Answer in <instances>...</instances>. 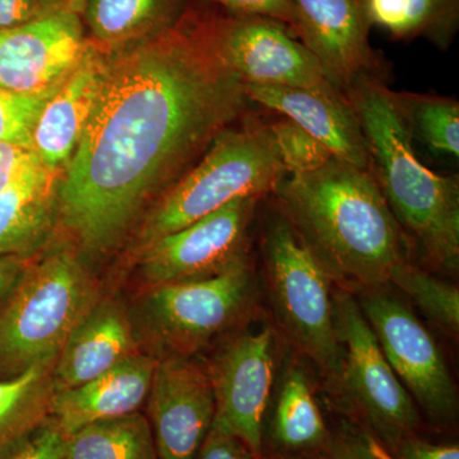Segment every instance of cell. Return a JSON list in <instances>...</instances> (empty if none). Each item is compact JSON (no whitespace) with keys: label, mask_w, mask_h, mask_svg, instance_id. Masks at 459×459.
Returning a JSON list of instances; mask_svg holds the SVG:
<instances>
[{"label":"cell","mask_w":459,"mask_h":459,"mask_svg":"<svg viewBox=\"0 0 459 459\" xmlns=\"http://www.w3.org/2000/svg\"><path fill=\"white\" fill-rule=\"evenodd\" d=\"M221 17L186 9L177 23L107 60L98 98L57 188L81 249H114L146 202L246 113Z\"/></svg>","instance_id":"6da1fadb"},{"label":"cell","mask_w":459,"mask_h":459,"mask_svg":"<svg viewBox=\"0 0 459 459\" xmlns=\"http://www.w3.org/2000/svg\"><path fill=\"white\" fill-rule=\"evenodd\" d=\"M273 195L338 289L353 295L383 289L410 261L409 241L371 170L333 157L316 170L285 175Z\"/></svg>","instance_id":"7a4b0ae2"},{"label":"cell","mask_w":459,"mask_h":459,"mask_svg":"<svg viewBox=\"0 0 459 459\" xmlns=\"http://www.w3.org/2000/svg\"><path fill=\"white\" fill-rule=\"evenodd\" d=\"M389 90L380 78H364L346 92L367 138L370 170L410 247L429 270L457 273L458 177L437 174L420 161Z\"/></svg>","instance_id":"3957f363"},{"label":"cell","mask_w":459,"mask_h":459,"mask_svg":"<svg viewBox=\"0 0 459 459\" xmlns=\"http://www.w3.org/2000/svg\"><path fill=\"white\" fill-rule=\"evenodd\" d=\"M286 171L270 126L259 122L222 132L188 174L151 208L140 231L141 247L204 219L238 198H264Z\"/></svg>","instance_id":"277c9868"},{"label":"cell","mask_w":459,"mask_h":459,"mask_svg":"<svg viewBox=\"0 0 459 459\" xmlns=\"http://www.w3.org/2000/svg\"><path fill=\"white\" fill-rule=\"evenodd\" d=\"M100 296L95 280L72 253L60 250L29 264L0 313V377L56 360Z\"/></svg>","instance_id":"5b68a950"},{"label":"cell","mask_w":459,"mask_h":459,"mask_svg":"<svg viewBox=\"0 0 459 459\" xmlns=\"http://www.w3.org/2000/svg\"><path fill=\"white\" fill-rule=\"evenodd\" d=\"M262 247L265 286L277 325L296 350L336 380L341 347L331 277L280 211L265 223Z\"/></svg>","instance_id":"8992f818"},{"label":"cell","mask_w":459,"mask_h":459,"mask_svg":"<svg viewBox=\"0 0 459 459\" xmlns=\"http://www.w3.org/2000/svg\"><path fill=\"white\" fill-rule=\"evenodd\" d=\"M256 292L249 258L207 279L151 287L138 312L142 331L161 358L193 356L247 322Z\"/></svg>","instance_id":"52a82bcc"},{"label":"cell","mask_w":459,"mask_h":459,"mask_svg":"<svg viewBox=\"0 0 459 459\" xmlns=\"http://www.w3.org/2000/svg\"><path fill=\"white\" fill-rule=\"evenodd\" d=\"M333 319L341 347V383L350 402L367 420L388 451L416 435L418 406L395 376L376 334L351 292L333 294Z\"/></svg>","instance_id":"ba28073f"},{"label":"cell","mask_w":459,"mask_h":459,"mask_svg":"<svg viewBox=\"0 0 459 459\" xmlns=\"http://www.w3.org/2000/svg\"><path fill=\"white\" fill-rule=\"evenodd\" d=\"M355 296L386 361L416 406L434 424H452L457 418V388L433 334L385 287Z\"/></svg>","instance_id":"9c48e42d"},{"label":"cell","mask_w":459,"mask_h":459,"mask_svg":"<svg viewBox=\"0 0 459 459\" xmlns=\"http://www.w3.org/2000/svg\"><path fill=\"white\" fill-rule=\"evenodd\" d=\"M259 202L255 197L235 199L142 247L140 274L148 289L207 279L246 261Z\"/></svg>","instance_id":"30bf717a"},{"label":"cell","mask_w":459,"mask_h":459,"mask_svg":"<svg viewBox=\"0 0 459 459\" xmlns=\"http://www.w3.org/2000/svg\"><path fill=\"white\" fill-rule=\"evenodd\" d=\"M214 394L212 427L263 455V425L273 388L274 334L270 328L238 332L207 364Z\"/></svg>","instance_id":"8fae6325"},{"label":"cell","mask_w":459,"mask_h":459,"mask_svg":"<svg viewBox=\"0 0 459 459\" xmlns=\"http://www.w3.org/2000/svg\"><path fill=\"white\" fill-rule=\"evenodd\" d=\"M146 402L157 457L195 459L216 409L207 364L192 356L157 359Z\"/></svg>","instance_id":"7c38bea8"},{"label":"cell","mask_w":459,"mask_h":459,"mask_svg":"<svg viewBox=\"0 0 459 459\" xmlns=\"http://www.w3.org/2000/svg\"><path fill=\"white\" fill-rule=\"evenodd\" d=\"M271 18L221 17L220 31L230 65L246 84L290 87L346 96L332 84L312 51Z\"/></svg>","instance_id":"4fadbf2b"},{"label":"cell","mask_w":459,"mask_h":459,"mask_svg":"<svg viewBox=\"0 0 459 459\" xmlns=\"http://www.w3.org/2000/svg\"><path fill=\"white\" fill-rule=\"evenodd\" d=\"M90 49L78 14L47 12L0 31V89L41 93L63 82Z\"/></svg>","instance_id":"5bb4252c"},{"label":"cell","mask_w":459,"mask_h":459,"mask_svg":"<svg viewBox=\"0 0 459 459\" xmlns=\"http://www.w3.org/2000/svg\"><path fill=\"white\" fill-rule=\"evenodd\" d=\"M294 31L343 95L364 78L383 80L360 0H291Z\"/></svg>","instance_id":"9a60e30c"},{"label":"cell","mask_w":459,"mask_h":459,"mask_svg":"<svg viewBox=\"0 0 459 459\" xmlns=\"http://www.w3.org/2000/svg\"><path fill=\"white\" fill-rule=\"evenodd\" d=\"M246 92L250 102L298 124L336 159L370 170L367 138L346 96L259 84H246Z\"/></svg>","instance_id":"2e32d148"},{"label":"cell","mask_w":459,"mask_h":459,"mask_svg":"<svg viewBox=\"0 0 459 459\" xmlns=\"http://www.w3.org/2000/svg\"><path fill=\"white\" fill-rule=\"evenodd\" d=\"M138 334L126 307L100 296L75 325L54 364L56 391L95 379L140 351Z\"/></svg>","instance_id":"e0dca14e"},{"label":"cell","mask_w":459,"mask_h":459,"mask_svg":"<svg viewBox=\"0 0 459 459\" xmlns=\"http://www.w3.org/2000/svg\"><path fill=\"white\" fill-rule=\"evenodd\" d=\"M156 364L157 358L138 352L90 382L56 392L50 418L68 437L93 422L137 412L146 403Z\"/></svg>","instance_id":"ac0fdd59"},{"label":"cell","mask_w":459,"mask_h":459,"mask_svg":"<svg viewBox=\"0 0 459 459\" xmlns=\"http://www.w3.org/2000/svg\"><path fill=\"white\" fill-rule=\"evenodd\" d=\"M105 66L107 60L90 47L42 108L32 146L48 170L56 171L74 155L98 98Z\"/></svg>","instance_id":"d6986e66"},{"label":"cell","mask_w":459,"mask_h":459,"mask_svg":"<svg viewBox=\"0 0 459 459\" xmlns=\"http://www.w3.org/2000/svg\"><path fill=\"white\" fill-rule=\"evenodd\" d=\"M53 174L45 171L0 192V256H27L56 221Z\"/></svg>","instance_id":"ffe728a7"},{"label":"cell","mask_w":459,"mask_h":459,"mask_svg":"<svg viewBox=\"0 0 459 459\" xmlns=\"http://www.w3.org/2000/svg\"><path fill=\"white\" fill-rule=\"evenodd\" d=\"M370 27L395 40L424 38L446 50L459 27V0H360Z\"/></svg>","instance_id":"44dd1931"},{"label":"cell","mask_w":459,"mask_h":459,"mask_svg":"<svg viewBox=\"0 0 459 459\" xmlns=\"http://www.w3.org/2000/svg\"><path fill=\"white\" fill-rule=\"evenodd\" d=\"M186 0H87L93 38L105 45L126 44L164 31L186 11Z\"/></svg>","instance_id":"7402d4cb"},{"label":"cell","mask_w":459,"mask_h":459,"mask_svg":"<svg viewBox=\"0 0 459 459\" xmlns=\"http://www.w3.org/2000/svg\"><path fill=\"white\" fill-rule=\"evenodd\" d=\"M272 434L287 452H327L332 435L325 427L312 385L299 368L287 371L274 409Z\"/></svg>","instance_id":"603a6c76"},{"label":"cell","mask_w":459,"mask_h":459,"mask_svg":"<svg viewBox=\"0 0 459 459\" xmlns=\"http://www.w3.org/2000/svg\"><path fill=\"white\" fill-rule=\"evenodd\" d=\"M56 360L39 362L17 376L0 377V449L50 416Z\"/></svg>","instance_id":"cb8c5ba5"},{"label":"cell","mask_w":459,"mask_h":459,"mask_svg":"<svg viewBox=\"0 0 459 459\" xmlns=\"http://www.w3.org/2000/svg\"><path fill=\"white\" fill-rule=\"evenodd\" d=\"M66 459H159L146 415L93 422L66 437Z\"/></svg>","instance_id":"d4e9b609"},{"label":"cell","mask_w":459,"mask_h":459,"mask_svg":"<svg viewBox=\"0 0 459 459\" xmlns=\"http://www.w3.org/2000/svg\"><path fill=\"white\" fill-rule=\"evenodd\" d=\"M392 102L412 140L437 155L458 159L459 102L446 96L389 90Z\"/></svg>","instance_id":"484cf974"},{"label":"cell","mask_w":459,"mask_h":459,"mask_svg":"<svg viewBox=\"0 0 459 459\" xmlns=\"http://www.w3.org/2000/svg\"><path fill=\"white\" fill-rule=\"evenodd\" d=\"M389 285H394L413 301L429 320L446 334L459 333V289L410 261L392 271Z\"/></svg>","instance_id":"4316f807"},{"label":"cell","mask_w":459,"mask_h":459,"mask_svg":"<svg viewBox=\"0 0 459 459\" xmlns=\"http://www.w3.org/2000/svg\"><path fill=\"white\" fill-rule=\"evenodd\" d=\"M268 126L286 175L316 170L333 159L327 147L291 120L282 117Z\"/></svg>","instance_id":"83f0119b"},{"label":"cell","mask_w":459,"mask_h":459,"mask_svg":"<svg viewBox=\"0 0 459 459\" xmlns=\"http://www.w3.org/2000/svg\"><path fill=\"white\" fill-rule=\"evenodd\" d=\"M60 84L41 93H17L0 89V142L33 147L36 122Z\"/></svg>","instance_id":"f1b7e54d"},{"label":"cell","mask_w":459,"mask_h":459,"mask_svg":"<svg viewBox=\"0 0 459 459\" xmlns=\"http://www.w3.org/2000/svg\"><path fill=\"white\" fill-rule=\"evenodd\" d=\"M65 446L66 434L49 416L16 442L0 449V459H63Z\"/></svg>","instance_id":"f546056e"},{"label":"cell","mask_w":459,"mask_h":459,"mask_svg":"<svg viewBox=\"0 0 459 459\" xmlns=\"http://www.w3.org/2000/svg\"><path fill=\"white\" fill-rule=\"evenodd\" d=\"M48 170L33 147L0 142V192Z\"/></svg>","instance_id":"4dcf8cb0"},{"label":"cell","mask_w":459,"mask_h":459,"mask_svg":"<svg viewBox=\"0 0 459 459\" xmlns=\"http://www.w3.org/2000/svg\"><path fill=\"white\" fill-rule=\"evenodd\" d=\"M237 16L271 18L294 30L295 17L291 0H212ZM294 32V31H292Z\"/></svg>","instance_id":"1f68e13d"},{"label":"cell","mask_w":459,"mask_h":459,"mask_svg":"<svg viewBox=\"0 0 459 459\" xmlns=\"http://www.w3.org/2000/svg\"><path fill=\"white\" fill-rule=\"evenodd\" d=\"M195 459H259L234 435L211 428Z\"/></svg>","instance_id":"d6a6232c"},{"label":"cell","mask_w":459,"mask_h":459,"mask_svg":"<svg viewBox=\"0 0 459 459\" xmlns=\"http://www.w3.org/2000/svg\"><path fill=\"white\" fill-rule=\"evenodd\" d=\"M389 452L395 459H459L458 444L428 443L416 435L402 440Z\"/></svg>","instance_id":"836d02e7"},{"label":"cell","mask_w":459,"mask_h":459,"mask_svg":"<svg viewBox=\"0 0 459 459\" xmlns=\"http://www.w3.org/2000/svg\"><path fill=\"white\" fill-rule=\"evenodd\" d=\"M325 455L328 459H377L368 449L364 434L351 431H344L331 437Z\"/></svg>","instance_id":"e575fe53"},{"label":"cell","mask_w":459,"mask_h":459,"mask_svg":"<svg viewBox=\"0 0 459 459\" xmlns=\"http://www.w3.org/2000/svg\"><path fill=\"white\" fill-rule=\"evenodd\" d=\"M47 13L36 0H0V31L29 22Z\"/></svg>","instance_id":"d590c367"},{"label":"cell","mask_w":459,"mask_h":459,"mask_svg":"<svg viewBox=\"0 0 459 459\" xmlns=\"http://www.w3.org/2000/svg\"><path fill=\"white\" fill-rule=\"evenodd\" d=\"M29 264L27 256H0V313L4 309Z\"/></svg>","instance_id":"8d00e7d4"},{"label":"cell","mask_w":459,"mask_h":459,"mask_svg":"<svg viewBox=\"0 0 459 459\" xmlns=\"http://www.w3.org/2000/svg\"><path fill=\"white\" fill-rule=\"evenodd\" d=\"M365 443H367L368 449L371 453L374 458L377 459H395L391 452L383 446L379 440H377L373 435L364 434Z\"/></svg>","instance_id":"74e56055"},{"label":"cell","mask_w":459,"mask_h":459,"mask_svg":"<svg viewBox=\"0 0 459 459\" xmlns=\"http://www.w3.org/2000/svg\"><path fill=\"white\" fill-rule=\"evenodd\" d=\"M39 3V5L44 12H53L59 11V9H66V4H68V0H36Z\"/></svg>","instance_id":"f35d334b"},{"label":"cell","mask_w":459,"mask_h":459,"mask_svg":"<svg viewBox=\"0 0 459 459\" xmlns=\"http://www.w3.org/2000/svg\"><path fill=\"white\" fill-rule=\"evenodd\" d=\"M87 0H68V4H66V9L68 11L74 12L75 14L82 13L84 5H86Z\"/></svg>","instance_id":"ab89813d"},{"label":"cell","mask_w":459,"mask_h":459,"mask_svg":"<svg viewBox=\"0 0 459 459\" xmlns=\"http://www.w3.org/2000/svg\"><path fill=\"white\" fill-rule=\"evenodd\" d=\"M63 459H66V458L65 457V458H63Z\"/></svg>","instance_id":"60d3db41"}]
</instances>
